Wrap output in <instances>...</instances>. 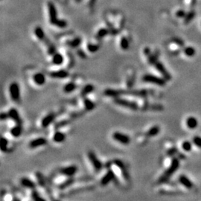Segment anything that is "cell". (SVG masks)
I'll return each mask as SVG.
<instances>
[{
	"instance_id": "ba28073f",
	"label": "cell",
	"mask_w": 201,
	"mask_h": 201,
	"mask_svg": "<svg viewBox=\"0 0 201 201\" xmlns=\"http://www.w3.org/2000/svg\"><path fill=\"white\" fill-rule=\"evenodd\" d=\"M154 65V66H155L156 69V70H157V71L159 72L161 74H162V77H163L165 79L167 80V81L171 79V74H170V73L168 72V71L166 70L164 65L162 64V63L159 62V61H157Z\"/></svg>"
},
{
	"instance_id": "8fae6325",
	"label": "cell",
	"mask_w": 201,
	"mask_h": 201,
	"mask_svg": "<svg viewBox=\"0 0 201 201\" xmlns=\"http://www.w3.org/2000/svg\"><path fill=\"white\" fill-rule=\"evenodd\" d=\"M9 118L16 122L17 124H22V119L20 118V115L19 113L18 110L15 108H10L8 112Z\"/></svg>"
},
{
	"instance_id": "7c38bea8",
	"label": "cell",
	"mask_w": 201,
	"mask_h": 201,
	"mask_svg": "<svg viewBox=\"0 0 201 201\" xmlns=\"http://www.w3.org/2000/svg\"><path fill=\"white\" fill-rule=\"evenodd\" d=\"M47 144V140L43 137H39L37 139H34L29 142V147L30 148H37V147H41V146L46 145Z\"/></svg>"
},
{
	"instance_id": "bcb514c9",
	"label": "cell",
	"mask_w": 201,
	"mask_h": 201,
	"mask_svg": "<svg viewBox=\"0 0 201 201\" xmlns=\"http://www.w3.org/2000/svg\"><path fill=\"white\" fill-rule=\"evenodd\" d=\"M145 51V54L147 57H148V56L150 54V49H148V48L145 49V51Z\"/></svg>"
},
{
	"instance_id": "d4e9b609",
	"label": "cell",
	"mask_w": 201,
	"mask_h": 201,
	"mask_svg": "<svg viewBox=\"0 0 201 201\" xmlns=\"http://www.w3.org/2000/svg\"><path fill=\"white\" fill-rule=\"evenodd\" d=\"M186 125L189 129H195L198 125V121L194 116L188 117L186 120Z\"/></svg>"
},
{
	"instance_id": "8d00e7d4",
	"label": "cell",
	"mask_w": 201,
	"mask_h": 201,
	"mask_svg": "<svg viewBox=\"0 0 201 201\" xmlns=\"http://www.w3.org/2000/svg\"><path fill=\"white\" fill-rule=\"evenodd\" d=\"M67 22L66 20H64V19H58L54 26L60 28V29H64V28H66L67 26Z\"/></svg>"
},
{
	"instance_id": "f1b7e54d",
	"label": "cell",
	"mask_w": 201,
	"mask_h": 201,
	"mask_svg": "<svg viewBox=\"0 0 201 201\" xmlns=\"http://www.w3.org/2000/svg\"><path fill=\"white\" fill-rule=\"evenodd\" d=\"M74 183V178H73L72 177H69L66 181H65V182H63L62 184L60 185L59 188L61 190H63V189H65V188H66L70 187V186H71V185H72Z\"/></svg>"
},
{
	"instance_id": "d590c367",
	"label": "cell",
	"mask_w": 201,
	"mask_h": 201,
	"mask_svg": "<svg viewBox=\"0 0 201 201\" xmlns=\"http://www.w3.org/2000/svg\"><path fill=\"white\" fill-rule=\"evenodd\" d=\"M148 58V62L150 64L154 65L156 61H158V53H154V54H150V55L147 57Z\"/></svg>"
},
{
	"instance_id": "44dd1931",
	"label": "cell",
	"mask_w": 201,
	"mask_h": 201,
	"mask_svg": "<svg viewBox=\"0 0 201 201\" xmlns=\"http://www.w3.org/2000/svg\"><path fill=\"white\" fill-rule=\"evenodd\" d=\"M10 133L12 136L15 137V138H18V137L20 136L22 133V128L21 127V124H17L11 127V129L10 130Z\"/></svg>"
},
{
	"instance_id": "4316f807",
	"label": "cell",
	"mask_w": 201,
	"mask_h": 201,
	"mask_svg": "<svg viewBox=\"0 0 201 201\" xmlns=\"http://www.w3.org/2000/svg\"><path fill=\"white\" fill-rule=\"evenodd\" d=\"M81 38L79 37H75V38H74V39L71 40H69L67 42H66V44H67L68 46H70V47L72 48H77L78 47V46L81 45Z\"/></svg>"
},
{
	"instance_id": "4fadbf2b",
	"label": "cell",
	"mask_w": 201,
	"mask_h": 201,
	"mask_svg": "<svg viewBox=\"0 0 201 201\" xmlns=\"http://www.w3.org/2000/svg\"><path fill=\"white\" fill-rule=\"evenodd\" d=\"M50 77L51 78H55V79H64L69 77L70 74H69V72L66 71L65 70H58V71H54L51 72L50 74H49Z\"/></svg>"
},
{
	"instance_id": "ab89813d",
	"label": "cell",
	"mask_w": 201,
	"mask_h": 201,
	"mask_svg": "<svg viewBox=\"0 0 201 201\" xmlns=\"http://www.w3.org/2000/svg\"><path fill=\"white\" fill-rule=\"evenodd\" d=\"M193 143L198 147L201 148V137L194 136L193 138Z\"/></svg>"
},
{
	"instance_id": "f546056e",
	"label": "cell",
	"mask_w": 201,
	"mask_h": 201,
	"mask_svg": "<svg viewBox=\"0 0 201 201\" xmlns=\"http://www.w3.org/2000/svg\"><path fill=\"white\" fill-rule=\"evenodd\" d=\"M195 17V11L194 10H191L188 14H186V17H184V24L188 25L191 22V21L193 20V19Z\"/></svg>"
},
{
	"instance_id": "ee69618b",
	"label": "cell",
	"mask_w": 201,
	"mask_h": 201,
	"mask_svg": "<svg viewBox=\"0 0 201 201\" xmlns=\"http://www.w3.org/2000/svg\"><path fill=\"white\" fill-rule=\"evenodd\" d=\"M8 118H9L8 114V113H1V119H2V121L7 119Z\"/></svg>"
},
{
	"instance_id": "3957f363",
	"label": "cell",
	"mask_w": 201,
	"mask_h": 201,
	"mask_svg": "<svg viewBox=\"0 0 201 201\" xmlns=\"http://www.w3.org/2000/svg\"><path fill=\"white\" fill-rule=\"evenodd\" d=\"M114 102H115L116 104L119 105V106H122L125 108H127L129 110H137L139 108V106L136 102H132V101H129L127 99H124V98H118L116 97L114 99Z\"/></svg>"
},
{
	"instance_id": "2e32d148",
	"label": "cell",
	"mask_w": 201,
	"mask_h": 201,
	"mask_svg": "<svg viewBox=\"0 0 201 201\" xmlns=\"http://www.w3.org/2000/svg\"><path fill=\"white\" fill-rule=\"evenodd\" d=\"M114 164H115V166H116L117 168H119L120 171L122 172V175H123L124 178L125 179H129L128 173L127 172V169H126V168H125V166H124V165L123 162H122L121 160L116 159V160L114 161Z\"/></svg>"
},
{
	"instance_id": "7402d4cb",
	"label": "cell",
	"mask_w": 201,
	"mask_h": 201,
	"mask_svg": "<svg viewBox=\"0 0 201 201\" xmlns=\"http://www.w3.org/2000/svg\"><path fill=\"white\" fill-rule=\"evenodd\" d=\"M77 89V85L76 83L73 82V81H70L69 83H67L66 84H65L63 88V90L65 93H71L72 92H74V90Z\"/></svg>"
},
{
	"instance_id": "7bdbcfd3",
	"label": "cell",
	"mask_w": 201,
	"mask_h": 201,
	"mask_svg": "<svg viewBox=\"0 0 201 201\" xmlns=\"http://www.w3.org/2000/svg\"><path fill=\"white\" fill-rule=\"evenodd\" d=\"M96 1L97 0H90V1H89V7H90V8H93L95 7Z\"/></svg>"
},
{
	"instance_id": "6da1fadb",
	"label": "cell",
	"mask_w": 201,
	"mask_h": 201,
	"mask_svg": "<svg viewBox=\"0 0 201 201\" xmlns=\"http://www.w3.org/2000/svg\"><path fill=\"white\" fill-rule=\"evenodd\" d=\"M179 160L177 158H173L172 161H171V163L168 169L163 173L161 177L159 178V182L161 183H166L168 180L170 178H171V176L176 172V171L179 168Z\"/></svg>"
},
{
	"instance_id": "1f68e13d",
	"label": "cell",
	"mask_w": 201,
	"mask_h": 201,
	"mask_svg": "<svg viewBox=\"0 0 201 201\" xmlns=\"http://www.w3.org/2000/svg\"><path fill=\"white\" fill-rule=\"evenodd\" d=\"M120 47L122 50H127L130 47V43H129L128 40L127 39V37H122V39L120 40Z\"/></svg>"
},
{
	"instance_id": "277c9868",
	"label": "cell",
	"mask_w": 201,
	"mask_h": 201,
	"mask_svg": "<svg viewBox=\"0 0 201 201\" xmlns=\"http://www.w3.org/2000/svg\"><path fill=\"white\" fill-rule=\"evenodd\" d=\"M9 94L14 102H19L20 100V88L17 83L13 82L9 86Z\"/></svg>"
},
{
	"instance_id": "7dc6e473",
	"label": "cell",
	"mask_w": 201,
	"mask_h": 201,
	"mask_svg": "<svg viewBox=\"0 0 201 201\" xmlns=\"http://www.w3.org/2000/svg\"><path fill=\"white\" fill-rule=\"evenodd\" d=\"M78 54L81 56V58H86V54H85L82 51H78Z\"/></svg>"
},
{
	"instance_id": "603a6c76",
	"label": "cell",
	"mask_w": 201,
	"mask_h": 201,
	"mask_svg": "<svg viewBox=\"0 0 201 201\" xmlns=\"http://www.w3.org/2000/svg\"><path fill=\"white\" fill-rule=\"evenodd\" d=\"M83 104H84L85 109H86V110H87V111H92V110H93L94 109H95V103H94L93 101H91L90 98H86V96L83 97Z\"/></svg>"
},
{
	"instance_id": "9c48e42d",
	"label": "cell",
	"mask_w": 201,
	"mask_h": 201,
	"mask_svg": "<svg viewBox=\"0 0 201 201\" xmlns=\"http://www.w3.org/2000/svg\"><path fill=\"white\" fill-rule=\"evenodd\" d=\"M77 171H78V167L76 166H74V165H72V166L62 168L60 170L59 172L63 175L67 177H72L76 174Z\"/></svg>"
},
{
	"instance_id": "f6af8a7d",
	"label": "cell",
	"mask_w": 201,
	"mask_h": 201,
	"mask_svg": "<svg viewBox=\"0 0 201 201\" xmlns=\"http://www.w3.org/2000/svg\"><path fill=\"white\" fill-rule=\"evenodd\" d=\"M176 150H176V148H174H174H171V149H170V150H168V155L172 156L173 154H174V153L175 152Z\"/></svg>"
},
{
	"instance_id": "8992f818",
	"label": "cell",
	"mask_w": 201,
	"mask_h": 201,
	"mask_svg": "<svg viewBox=\"0 0 201 201\" xmlns=\"http://www.w3.org/2000/svg\"><path fill=\"white\" fill-rule=\"evenodd\" d=\"M113 139L115 141L118 142V143L124 145H127L130 143V138L127 134H122L121 132H114L112 135Z\"/></svg>"
},
{
	"instance_id": "484cf974",
	"label": "cell",
	"mask_w": 201,
	"mask_h": 201,
	"mask_svg": "<svg viewBox=\"0 0 201 201\" xmlns=\"http://www.w3.org/2000/svg\"><path fill=\"white\" fill-rule=\"evenodd\" d=\"M34 34L37 37V39L43 41L44 40L46 39L45 32H44V31L42 30V28L40 27V26H37L34 29Z\"/></svg>"
},
{
	"instance_id": "60d3db41",
	"label": "cell",
	"mask_w": 201,
	"mask_h": 201,
	"mask_svg": "<svg viewBox=\"0 0 201 201\" xmlns=\"http://www.w3.org/2000/svg\"><path fill=\"white\" fill-rule=\"evenodd\" d=\"M172 41L174 42V43L179 45V46H184V42H183V40H182L179 39V38H177V37H175V38H174V39L172 40Z\"/></svg>"
},
{
	"instance_id": "4dcf8cb0",
	"label": "cell",
	"mask_w": 201,
	"mask_h": 201,
	"mask_svg": "<svg viewBox=\"0 0 201 201\" xmlns=\"http://www.w3.org/2000/svg\"><path fill=\"white\" fill-rule=\"evenodd\" d=\"M8 141L5 137L1 138L0 141V149L2 152H6L8 150Z\"/></svg>"
},
{
	"instance_id": "d6986e66",
	"label": "cell",
	"mask_w": 201,
	"mask_h": 201,
	"mask_svg": "<svg viewBox=\"0 0 201 201\" xmlns=\"http://www.w3.org/2000/svg\"><path fill=\"white\" fill-rule=\"evenodd\" d=\"M52 63L56 66H60V65H62L63 61H64V58L63 56L61 54L58 52H55L54 54H52Z\"/></svg>"
},
{
	"instance_id": "30bf717a",
	"label": "cell",
	"mask_w": 201,
	"mask_h": 201,
	"mask_svg": "<svg viewBox=\"0 0 201 201\" xmlns=\"http://www.w3.org/2000/svg\"><path fill=\"white\" fill-rule=\"evenodd\" d=\"M115 179V174L112 170H108L107 172L103 176V177L102 178L101 181H100V183L102 186H106L112 182Z\"/></svg>"
},
{
	"instance_id": "b9f144b4",
	"label": "cell",
	"mask_w": 201,
	"mask_h": 201,
	"mask_svg": "<svg viewBox=\"0 0 201 201\" xmlns=\"http://www.w3.org/2000/svg\"><path fill=\"white\" fill-rule=\"evenodd\" d=\"M186 15V13L183 10H177V12L176 13V16L177 17H179V18H184Z\"/></svg>"
},
{
	"instance_id": "cb8c5ba5",
	"label": "cell",
	"mask_w": 201,
	"mask_h": 201,
	"mask_svg": "<svg viewBox=\"0 0 201 201\" xmlns=\"http://www.w3.org/2000/svg\"><path fill=\"white\" fill-rule=\"evenodd\" d=\"M160 132V128H159V126L157 125H155V126H153V127H150L147 132H146V136L147 137H154L156 136V135L159 134Z\"/></svg>"
},
{
	"instance_id": "e0dca14e",
	"label": "cell",
	"mask_w": 201,
	"mask_h": 201,
	"mask_svg": "<svg viewBox=\"0 0 201 201\" xmlns=\"http://www.w3.org/2000/svg\"><path fill=\"white\" fill-rule=\"evenodd\" d=\"M20 184L22 185L23 187L27 188H29V189L34 190L36 188L35 183L33 182L31 179H29V178L27 177H22V179H20Z\"/></svg>"
},
{
	"instance_id": "83f0119b",
	"label": "cell",
	"mask_w": 201,
	"mask_h": 201,
	"mask_svg": "<svg viewBox=\"0 0 201 201\" xmlns=\"http://www.w3.org/2000/svg\"><path fill=\"white\" fill-rule=\"evenodd\" d=\"M94 89H95V88H94V86H93V85H92V84L86 85V86L82 89V90H81V96L85 97L86 96V95L90 94V93H91L92 92L94 91Z\"/></svg>"
},
{
	"instance_id": "5bb4252c",
	"label": "cell",
	"mask_w": 201,
	"mask_h": 201,
	"mask_svg": "<svg viewBox=\"0 0 201 201\" xmlns=\"http://www.w3.org/2000/svg\"><path fill=\"white\" fill-rule=\"evenodd\" d=\"M54 118H55L54 113H49L42 119V121H41V126L43 128H46V127H49V125L54 122Z\"/></svg>"
},
{
	"instance_id": "ffe728a7",
	"label": "cell",
	"mask_w": 201,
	"mask_h": 201,
	"mask_svg": "<svg viewBox=\"0 0 201 201\" xmlns=\"http://www.w3.org/2000/svg\"><path fill=\"white\" fill-rule=\"evenodd\" d=\"M52 139L55 143H62L66 139V135L61 131H56L53 134Z\"/></svg>"
},
{
	"instance_id": "836d02e7",
	"label": "cell",
	"mask_w": 201,
	"mask_h": 201,
	"mask_svg": "<svg viewBox=\"0 0 201 201\" xmlns=\"http://www.w3.org/2000/svg\"><path fill=\"white\" fill-rule=\"evenodd\" d=\"M183 51H184V54L186 56H188V57H193L194 54H196V51H195L194 48L191 47V46L186 47L184 49V50H183Z\"/></svg>"
},
{
	"instance_id": "ac0fdd59",
	"label": "cell",
	"mask_w": 201,
	"mask_h": 201,
	"mask_svg": "<svg viewBox=\"0 0 201 201\" xmlns=\"http://www.w3.org/2000/svg\"><path fill=\"white\" fill-rule=\"evenodd\" d=\"M179 182L181 185H183L184 187L187 188L188 189H191L193 187V183L185 175H180L179 177Z\"/></svg>"
},
{
	"instance_id": "e575fe53",
	"label": "cell",
	"mask_w": 201,
	"mask_h": 201,
	"mask_svg": "<svg viewBox=\"0 0 201 201\" xmlns=\"http://www.w3.org/2000/svg\"><path fill=\"white\" fill-rule=\"evenodd\" d=\"M108 34H110V29L103 28V29H101L98 31V33H97V37H98V38H103L105 36L108 35Z\"/></svg>"
},
{
	"instance_id": "d6a6232c",
	"label": "cell",
	"mask_w": 201,
	"mask_h": 201,
	"mask_svg": "<svg viewBox=\"0 0 201 201\" xmlns=\"http://www.w3.org/2000/svg\"><path fill=\"white\" fill-rule=\"evenodd\" d=\"M100 49L99 44L89 43L87 45V50L91 53H95L98 51Z\"/></svg>"
},
{
	"instance_id": "7a4b0ae2",
	"label": "cell",
	"mask_w": 201,
	"mask_h": 201,
	"mask_svg": "<svg viewBox=\"0 0 201 201\" xmlns=\"http://www.w3.org/2000/svg\"><path fill=\"white\" fill-rule=\"evenodd\" d=\"M142 81L145 83H152V84L157 85V86H165L166 83V81L167 80L165 79L163 77L161 78V77L156 76L154 74H145L143 77H142Z\"/></svg>"
},
{
	"instance_id": "9a60e30c",
	"label": "cell",
	"mask_w": 201,
	"mask_h": 201,
	"mask_svg": "<svg viewBox=\"0 0 201 201\" xmlns=\"http://www.w3.org/2000/svg\"><path fill=\"white\" fill-rule=\"evenodd\" d=\"M33 81L34 83L37 86H42L46 83V77L42 73L38 72L33 75Z\"/></svg>"
},
{
	"instance_id": "5b68a950",
	"label": "cell",
	"mask_w": 201,
	"mask_h": 201,
	"mask_svg": "<svg viewBox=\"0 0 201 201\" xmlns=\"http://www.w3.org/2000/svg\"><path fill=\"white\" fill-rule=\"evenodd\" d=\"M87 156L89 160H90V162H91L93 168L95 169V171H101L102 169V168H103V164H102V162L99 160V159L97 157V156L95 155V153L93 152V151H89V152L87 153Z\"/></svg>"
},
{
	"instance_id": "c3c4849f",
	"label": "cell",
	"mask_w": 201,
	"mask_h": 201,
	"mask_svg": "<svg viewBox=\"0 0 201 201\" xmlns=\"http://www.w3.org/2000/svg\"><path fill=\"white\" fill-rule=\"evenodd\" d=\"M75 1H76L77 2H80L81 1V0H75Z\"/></svg>"
},
{
	"instance_id": "52a82bcc",
	"label": "cell",
	"mask_w": 201,
	"mask_h": 201,
	"mask_svg": "<svg viewBox=\"0 0 201 201\" xmlns=\"http://www.w3.org/2000/svg\"><path fill=\"white\" fill-rule=\"evenodd\" d=\"M48 10H49V22L51 25H55L57 21L58 20V12L56 9L55 5L51 2H48Z\"/></svg>"
},
{
	"instance_id": "f35d334b",
	"label": "cell",
	"mask_w": 201,
	"mask_h": 201,
	"mask_svg": "<svg viewBox=\"0 0 201 201\" xmlns=\"http://www.w3.org/2000/svg\"><path fill=\"white\" fill-rule=\"evenodd\" d=\"M31 197H32V199L34 200H44L43 198L40 197V194L35 190H34L31 193Z\"/></svg>"
},
{
	"instance_id": "74e56055",
	"label": "cell",
	"mask_w": 201,
	"mask_h": 201,
	"mask_svg": "<svg viewBox=\"0 0 201 201\" xmlns=\"http://www.w3.org/2000/svg\"><path fill=\"white\" fill-rule=\"evenodd\" d=\"M182 147H183V149L185 150V151L188 152V151L191 150L192 145H191V142H188V141H186V142H184L183 144H182Z\"/></svg>"
}]
</instances>
